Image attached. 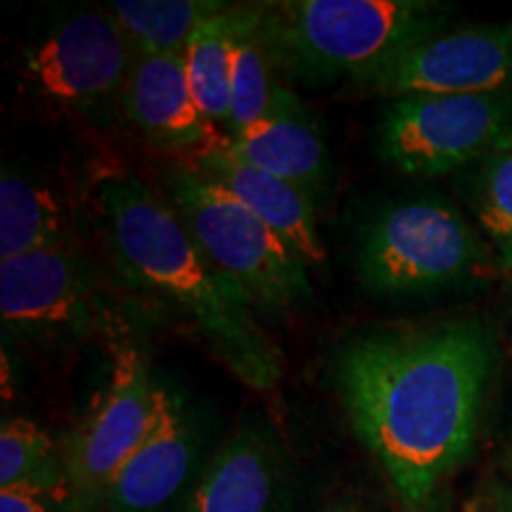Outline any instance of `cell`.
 Here are the masks:
<instances>
[{
    "mask_svg": "<svg viewBox=\"0 0 512 512\" xmlns=\"http://www.w3.org/2000/svg\"><path fill=\"white\" fill-rule=\"evenodd\" d=\"M470 512H512V484H484L470 503Z\"/></svg>",
    "mask_w": 512,
    "mask_h": 512,
    "instance_id": "603a6c76",
    "label": "cell"
},
{
    "mask_svg": "<svg viewBox=\"0 0 512 512\" xmlns=\"http://www.w3.org/2000/svg\"><path fill=\"white\" fill-rule=\"evenodd\" d=\"M503 470L508 472V477L512 479V441H510L508 451H505V458H503Z\"/></svg>",
    "mask_w": 512,
    "mask_h": 512,
    "instance_id": "484cf974",
    "label": "cell"
},
{
    "mask_svg": "<svg viewBox=\"0 0 512 512\" xmlns=\"http://www.w3.org/2000/svg\"><path fill=\"white\" fill-rule=\"evenodd\" d=\"M0 489L72 494L64 453L36 422L27 418L3 420V430H0Z\"/></svg>",
    "mask_w": 512,
    "mask_h": 512,
    "instance_id": "d6986e66",
    "label": "cell"
},
{
    "mask_svg": "<svg viewBox=\"0 0 512 512\" xmlns=\"http://www.w3.org/2000/svg\"><path fill=\"white\" fill-rule=\"evenodd\" d=\"M121 105L128 121L164 150L195 159L230 143L226 131L197 107L183 55H138Z\"/></svg>",
    "mask_w": 512,
    "mask_h": 512,
    "instance_id": "4fadbf2b",
    "label": "cell"
},
{
    "mask_svg": "<svg viewBox=\"0 0 512 512\" xmlns=\"http://www.w3.org/2000/svg\"><path fill=\"white\" fill-rule=\"evenodd\" d=\"M501 150H508V152H512V136H510L508 140H505V143L501 145Z\"/></svg>",
    "mask_w": 512,
    "mask_h": 512,
    "instance_id": "83f0119b",
    "label": "cell"
},
{
    "mask_svg": "<svg viewBox=\"0 0 512 512\" xmlns=\"http://www.w3.org/2000/svg\"><path fill=\"white\" fill-rule=\"evenodd\" d=\"M95 275L74 245L0 264L3 325L38 344H72L95 323Z\"/></svg>",
    "mask_w": 512,
    "mask_h": 512,
    "instance_id": "30bf717a",
    "label": "cell"
},
{
    "mask_svg": "<svg viewBox=\"0 0 512 512\" xmlns=\"http://www.w3.org/2000/svg\"><path fill=\"white\" fill-rule=\"evenodd\" d=\"M503 266L512 275V242H503Z\"/></svg>",
    "mask_w": 512,
    "mask_h": 512,
    "instance_id": "d4e9b609",
    "label": "cell"
},
{
    "mask_svg": "<svg viewBox=\"0 0 512 512\" xmlns=\"http://www.w3.org/2000/svg\"><path fill=\"white\" fill-rule=\"evenodd\" d=\"M235 12L238 5H228L219 15L209 17L195 31L183 55L197 107L216 126H226L230 110V46Z\"/></svg>",
    "mask_w": 512,
    "mask_h": 512,
    "instance_id": "ffe728a7",
    "label": "cell"
},
{
    "mask_svg": "<svg viewBox=\"0 0 512 512\" xmlns=\"http://www.w3.org/2000/svg\"><path fill=\"white\" fill-rule=\"evenodd\" d=\"M479 223L501 242H512V152L498 150L486 157L475 181Z\"/></svg>",
    "mask_w": 512,
    "mask_h": 512,
    "instance_id": "44dd1931",
    "label": "cell"
},
{
    "mask_svg": "<svg viewBox=\"0 0 512 512\" xmlns=\"http://www.w3.org/2000/svg\"><path fill=\"white\" fill-rule=\"evenodd\" d=\"M136 57L110 10H81L29 50L24 74L46 100L86 112L121 100Z\"/></svg>",
    "mask_w": 512,
    "mask_h": 512,
    "instance_id": "ba28073f",
    "label": "cell"
},
{
    "mask_svg": "<svg viewBox=\"0 0 512 512\" xmlns=\"http://www.w3.org/2000/svg\"><path fill=\"white\" fill-rule=\"evenodd\" d=\"M219 0H114L117 17L138 55H185L195 31L226 10Z\"/></svg>",
    "mask_w": 512,
    "mask_h": 512,
    "instance_id": "ac0fdd59",
    "label": "cell"
},
{
    "mask_svg": "<svg viewBox=\"0 0 512 512\" xmlns=\"http://www.w3.org/2000/svg\"><path fill=\"white\" fill-rule=\"evenodd\" d=\"M278 72L306 86L351 76L439 34L448 8L425 0H287L266 3Z\"/></svg>",
    "mask_w": 512,
    "mask_h": 512,
    "instance_id": "3957f363",
    "label": "cell"
},
{
    "mask_svg": "<svg viewBox=\"0 0 512 512\" xmlns=\"http://www.w3.org/2000/svg\"><path fill=\"white\" fill-rule=\"evenodd\" d=\"M512 136V98L503 91L477 95H411L394 100L380 124V155L408 176H439Z\"/></svg>",
    "mask_w": 512,
    "mask_h": 512,
    "instance_id": "8992f818",
    "label": "cell"
},
{
    "mask_svg": "<svg viewBox=\"0 0 512 512\" xmlns=\"http://www.w3.org/2000/svg\"><path fill=\"white\" fill-rule=\"evenodd\" d=\"M226 150L240 162L297 185L311 200L328 185L330 157L323 128L287 86H278L266 117L230 140Z\"/></svg>",
    "mask_w": 512,
    "mask_h": 512,
    "instance_id": "5bb4252c",
    "label": "cell"
},
{
    "mask_svg": "<svg viewBox=\"0 0 512 512\" xmlns=\"http://www.w3.org/2000/svg\"><path fill=\"white\" fill-rule=\"evenodd\" d=\"M98 204L119 261L140 285L176 304L242 384L271 392L285 375L278 344L261 330L240 287L204 256L169 202L136 176H110Z\"/></svg>",
    "mask_w": 512,
    "mask_h": 512,
    "instance_id": "7a4b0ae2",
    "label": "cell"
},
{
    "mask_svg": "<svg viewBox=\"0 0 512 512\" xmlns=\"http://www.w3.org/2000/svg\"><path fill=\"white\" fill-rule=\"evenodd\" d=\"M159 392L145 351L128 342L117 347L105 399L64 451L74 512L105 510L114 479L155 425Z\"/></svg>",
    "mask_w": 512,
    "mask_h": 512,
    "instance_id": "52a82bcc",
    "label": "cell"
},
{
    "mask_svg": "<svg viewBox=\"0 0 512 512\" xmlns=\"http://www.w3.org/2000/svg\"><path fill=\"white\" fill-rule=\"evenodd\" d=\"M294 463L261 415H247L211 453L183 512H290Z\"/></svg>",
    "mask_w": 512,
    "mask_h": 512,
    "instance_id": "7c38bea8",
    "label": "cell"
},
{
    "mask_svg": "<svg viewBox=\"0 0 512 512\" xmlns=\"http://www.w3.org/2000/svg\"><path fill=\"white\" fill-rule=\"evenodd\" d=\"M0 512H74L72 494L0 489Z\"/></svg>",
    "mask_w": 512,
    "mask_h": 512,
    "instance_id": "7402d4cb",
    "label": "cell"
},
{
    "mask_svg": "<svg viewBox=\"0 0 512 512\" xmlns=\"http://www.w3.org/2000/svg\"><path fill=\"white\" fill-rule=\"evenodd\" d=\"M195 169L238 197L256 219L264 221L278 238L290 245L306 266L323 264L325 245L316 226V209L304 190L259 166L240 162L226 147L195 157Z\"/></svg>",
    "mask_w": 512,
    "mask_h": 512,
    "instance_id": "9a60e30c",
    "label": "cell"
},
{
    "mask_svg": "<svg viewBox=\"0 0 512 512\" xmlns=\"http://www.w3.org/2000/svg\"><path fill=\"white\" fill-rule=\"evenodd\" d=\"M67 245H72L67 214L53 190L5 169L0 178V264Z\"/></svg>",
    "mask_w": 512,
    "mask_h": 512,
    "instance_id": "e0dca14e",
    "label": "cell"
},
{
    "mask_svg": "<svg viewBox=\"0 0 512 512\" xmlns=\"http://www.w3.org/2000/svg\"><path fill=\"white\" fill-rule=\"evenodd\" d=\"M494 363L482 320L377 330L337 351L344 411L406 510L432 503L470 453Z\"/></svg>",
    "mask_w": 512,
    "mask_h": 512,
    "instance_id": "6da1fadb",
    "label": "cell"
},
{
    "mask_svg": "<svg viewBox=\"0 0 512 512\" xmlns=\"http://www.w3.org/2000/svg\"><path fill=\"white\" fill-rule=\"evenodd\" d=\"M486 249L451 204L415 200L387 207L363 230L358 278L380 297H413L467 285L482 275Z\"/></svg>",
    "mask_w": 512,
    "mask_h": 512,
    "instance_id": "5b68a950",
    "label": "cell"
},
{
    "mask_svg": "<svg viewBox=\"0 0 512 512\" xmlns=\"http://www.w3.org/2000/svg\"><path fill=\"white\" fill-rule=\"evenodd\" d=\"M273 43L268 38L261 5H238L233 46H230V110L226 119L228 140L242 136L271 110L280 83H275Z\"/></svg>",
    "mask_w": 512,
    "mask_h": 512,
    "instance_id": "2e32d148",
    "label": "cell"
},
{
    "mask_svg": "<svg viewBox=\"0 0 512 512\" xmlns=\"http://www.w3.org/2000/svg\"><path fill=\"white\" fill-rule=\"evenodd\" d=\"M406 512H437V508H434V501L422 505V508H415V510H406Z\"/></svg>",
    "mask_w": 512,
    "mask_h": 512,
    "instance_id": "4316f807",
    "label": "cell"
},
{
    "mask_svg": "<svg viewBox=\"0 0 512 512\" xmlns=\"http://www.w3.org/2000/svg\"><path fill=\"white\" fill-rule=\"evenodd\" d=\"M320 512H380L377 503L373 498L356 494V491H349V494L335 498V501L325 505Z\"/></svg>",
    "mask_w": 512,
    "mask_h": 512,
    "instance_id": "cb8c5ba5",
    "label": "cell"
},
{
    "mask_svg": "<svg viewBox=\"0 0 512 512\" xmlns=\"http://www.w3.org/2000/svg\"><path fill=\"white\" fill-rule=\"evenodd\" d=\"M166 188V202L197 247L240 287L254 311H290L311 302L309 266L223 185L195 166H178L166 176Z\"/></svg>",
    "mask_w": 512,
    "mask_h": 512,
    "instance_id": "277c9868",
    "label": "cell"
},
{
    "mask_svg": "<svg viewBox=\"0 0 512 512\" xmlns=\"http://www.w3.org/2000/svg\"><path fill=\"white\" fill-rule=\"evenodd\" d=\"M209 458L197 413L162 384L155 425L114 479L102 512H183Z\"/></svg>",
    "mask_w": 512,
    "mask_h": 512,
    "instance_id": "8fae6325",
    "label": "cell"
},
{
    "mask_svg": "<svg viewBox=\"0 0 512 512\" xmlns=\"http://www.w3.org/2000/svg\"><path fill=\"white\" fill-rule=\"evenodd\" d=\"M510 79L512 24H505L427 36L354 83L368 93L401 100L411 95L496 93Z\"/></svg>",
    "mask_w": 512,
    "mask_h": 512,
    "instance_id": "9c48e42d",
    "label": "cell"
}]
</instances>
